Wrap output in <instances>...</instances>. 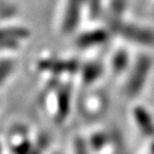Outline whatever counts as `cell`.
I'll return each mask as SVG.
<instances>
[{
  "mask_svg": "<svg viewBox=\"0 0 154 154\" xmlns=\"http://www.w3.org/2000/svg\"><path fill=\"white\" fill-rule=\"evenodd\" d=\"M107 28L112 35L143 48L154 47V29L136 23L128 22L124 18H108Z\"/></svg>",
  "mask_w": 154,
  "mask_h": 154,
  "instance_id": "6da1fadb",
  "label": "cell"
},
{
  "mask_svg": "<svg viewBox=\"0 0 154 154\" xmlns=\"http://www.w3.org/2000/svg\"><path fill=\"white\" fill-rule=\"evenodd\" d=\"M152 66L153 59L149 54H140L132 61L123 89L128 97L136 99L141 94L149 80Z\"/></svg>",
  "mask_w": 154,
  "mask_h": 154,
  "instance_id": "7a4b0ae2",
  "label": "cell"
},
{
  "mask_svg": "<svg viewBox=\"0 0 154 154\" xmlns=\"http://www.w3.org/2000/svg\"><path fill=\"white\" fill-rule=\"evenodd\" d=\"M86 1L87 0H65L60 23L62 34L70 35L79 27L82 14L86 11Z\"/></svg>",
  "mask_w": 154,
  "mask_h": 154,
  "instance_id": "3957f363",
  "label": "cell"
},
{
  "mask_svg": "<svg viewBox=\"0 0 154 154\" xmlns=\"http://www.w3.org/2000/svg\"><path fill=\"white\" fill-rule=\"evenodd\" d=\"M80 64L74 59H58V58H46L41 59L36 63V69L40 72L51 73L53 75L75 74L79 71Z\"/></svg>",
  "mask_w": 154,
  "mask_h": 154,
  "instance_id": "277c9868",
  "label": "cell"
},
{
  "mask_svg": "<svg viewBox=\"0 0 154 154\" xmlns=\"http://www.w3.org/2000/svg\"><path fill=\"white\" fill-rule=\"evenodd\" d=\"M30 36L31 31L27 27H0V49H17Z\"/></svg>",
  "mask_w": 154,
  "mask_h": 154,
  "instance_id": "5b68a950",
  "label": "cell"
},
{
  "mask_svg": "<svg viewBox=\"0 0 154 154\" xmlns=\"http://www.w3.org/2000/svg\"><path fill=\"white\" fill-rule=\"evenodd\" d=\"M112 36L108 28H93L82 31L75 38V45L80 49L103 46L109 42Z\"/></svg>",
  "mask_w": 154,
  "mask_h": 154,
  "instance_id": "8992f818",
  "label": "cell"
},
{
  "mask_svg": "<svg viewBox=\"0 0 154 154\" xmlns=\"http://www.w3.org/2000/svg\"><path fill=\"white\" fill-rule=\"evenodd\" d=\"M72 108V88L70 85H62L56 94L55 121L58 124L65 122Z\"/></svg>",
  "mask_w": 154,
  "mask_h": 154,
  "instance_id": "52a82bcc",
  "label": "cell"
},
{
  "mask_svg": "<svg viewBox=\"0 0 154 154\" xmlns=\"http://www.w3.org/2000/svg\"><path fill=\"white\" fill-rule=\"evenodd\" d=\"M132 117L139 133L148 138L154 137V117L151 111L142 105H136L132 109Z\"/></svg>",
  "mask_w": 154,
  "mask_h": 154,
  "instance_id": "ba28073f",
  "label": "cell"
},
{
  "mask_svg": "<svg viewBox=\"0 0 154 154\" xmlns=\"http://www.w3.org/2000/svg\"><path fill=\"white\" fill-rule=\"evenodd\" d=\"M78 74L80 76V80L85 86H91L102 78L104 74V65L96 61L80 64Z\"/></svg>",
  "mask_w": 154,
  "mask_h": 154,
  "instance_id": "9c48e42d",
  "label": "cell"
},
{
  "mask_svg": "<svg viewBox=\"0 0 154 154\" xmlns=\"http://www.w3.org/2000/svg\"><path fill=\"white\" fill-rule=\"evenodd\" d=\"M132 64L130 53L124 48H118L113 53L110 60V70L115 75H122L126 73Z\"/></svg>",
  "mask_w": 154,
  "mask_h": 154,
  "instance_id": "30bf717a",
  "label": "cell"
},
{
  "mask_svg": "<svg viewBox=\"0 0 154 154\" xmlns=\"http://www.w3.org/2000/svg\"><path fill=\"white\" fill-rule=\"evenodd\" d=\"M110 142V135L108 133L95 132L90 136V138L87 140L88 147L91 150V152H100Z\"/></svg>",
  "mask_w": 154,
  "mask_h": 154,
  "instance_id": "8fae6325",
  "label": "cell"
},
{
  "mask_svg": "<svg viewBox=\"0 0 154 154\" xmlns=\"http://www.w3.org/2000/svg\"><path fill=\"white\" fill-rule=\"evenodd\" d=\"M16 62L11 58L0 59V86H2L14 73Z\"/></svg>",
  "mask_w": 154,
  "mask_h": 154,
  "instance_id": "7c38bea8",
  "label": "cell"
},
{
  "mask_svg": "<svg viewBox=\"0 0 154 154\" xmlns=\"http://www.w3.org/2000/svg\"><path fill=\"white\" fill-rule=\"evenodd\" d=\"M128 9V0H108V18H123Z\"/></svg>",
  "mask_w": 154,
  "mask_h": 154,
  "instance_id": "4fadbf2b",
  "label": "cell"
},
{
  "mask_svg": "<svg viewBox=\"0 0 154 154\" xmlns=\"http://www.w3.org/2000/svg\"><path fill=\"white\" fill-rule=\"evenodd\" d=\"M88 13V17L92 20H96L102 16L104 10L103 0H87L86 9Z\"/></svg>",
  "mask_w": 154,
  "mask_h": 154,
  "instance_id": "5bb4252c",
  "label": "cell"
},
{
  "mask_svg": "<svg viewBox=\"0 0 154 154\" xmlns=\"http://www.w3.org/2000/svg\"><path fill=\"white\" fill-rule=\"evenodd\" d=\"M91 150L88 147L87 140L82 137H76L74 140V154H90Z\"/></svg>",
  "mask_w": 154,
  "mask_h": 154,
  "instance_id": "9a60e30c",
  "label": "cell"
},
{
  "mask_svg": "<svg viewBox=\"0 0 154 154\" xmlns=\"http://www.w3.org/2000/svg\"><path fill=\"white\" fill-rule=\"evenodd\" d=\"M149 154H154V137L152 138V141L149 147Z\"/></svg>",
  "mask_w": 154,
  "mask_h": 154,
  "instance_id": "2e32d148",
  "label": "cell"
},
{
  "mask_svg": "<svg viewBox=\"0 0 154 154\" xmlns=\"http://www.w3.org/2000/svg\"><path fill=\"white\" fill-rule=\"evenodd\" d=\"M0 154H3V146L1 141H0Z\"/></svg>",
  "mask_w": 154,
  "mask_h": 154,
  "instance_id": "e0dca14e",
  "label": "cell"
},
{
  "mask_svg": "<svg viewBox=\"0 0 154 154\" xmlns=\"http://www.w3.org/2000/svg\"><path fill=\"white\" fill-rule=\"evenodd\" d=\"M54 154H61V153H54Z\"/></svg>",
  "mask_w": 154,
  "mask_h": 154,
  "instance_id": "ac0fdd59",
  "label": "cell"
}]
</instances>
